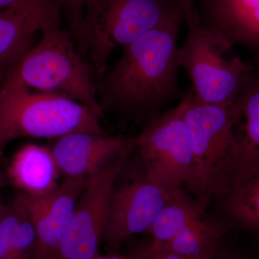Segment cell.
I'll return each instance as SVG.
<instances>
[{
  "instance_id": "22",
  "label": "cell",
  "mask_w": 259,
  "mask_h": 259,
  "mask_svg": "<svg viewBox=\"0 0 259 259\" xmlns=\"http://www.w3.org/2000/svg\"><path fill=\"white\" fill-rule=\"evenodd\" d=\"M93 259H146V257H145V255L134 257L121 255H102L100 253Z\"/></svg>"
},
{
  "instance_id": "11",
  "label": "cell",
  "mask_w": 259,
  "mask_h": 259,
  "mask_svg": "<svg viewBox=\"0 0 259 259\" xmlns=\"http://www.w3.org/2000/svg\"><path fill=\"white\" fill-rule=\"evenodd\" d=\"M135 147V139L74 133L56 139L51 150L64 178L89 179L107 162Z\"/></svg>"
},
{
  "instance_id": "14",
  "label": "cell",
  "mask_w": 259,
  "mask_h": 259,
  "mask_svg": "<svg viewBox=\"0 0 259 259\" xmlns=\"http://www.w3.org/2000/svg\"><path fill=\"white\" fill-rule=\"evenodd\" d=\"M10 185L32 197L51 194L59 187L61 172L51 148L35 144L17 151L6 173Z\"/></svg>"
},
{
  "instance_id": "17",
  "label": "cell",
  "mask_w": 259,
  "mask_h": 259,
  "mask_svg": "<svg viewBox=\"0 0 259 259\" xmlns=\"http://www.w3.org/2000/svg\"><path fill=\"white\" fill-rule=\"evenodd\" d=\"M221 202L225 224L250 232L259 241V165L234 182Z\"/></svg>"
},
{
  "instance_id": "8",
  "label": "cell",
  "mask_w": 259,
  "mask_h": 259,
  "mask_svg": "<svg viewBox=\"0 0 259 259\" xmlns=\"http://www.w3.org/2000/svg\"><path fill=\"white\" fill-rule=\"evenodd\" d=\"M135 149L110 160L88 179L61 242L59 259H93L100 253L116 180Z\"/></svg>"
},
{
  "instance_id": "10",
  "label": "cell",
  "mask_w": 259,
  "mask_h": 259,
  "mask_svg": "<svg viewBox=\"0 0 259 259\" xmlns=\"http://www.w3.org/2000/svg\"><path fill=\"white\" fill-rule=\"evenodd\" d=\"M88 181L64 178L54 192L41 197L20 194L36 231L37 248L33 259H59L61 242Z\"/></svg>"
},
{
  "instance_id": "13",
  "label": "cell",
  "mask_w": 259,
  "mask_h": 259,
  "mask_svg": "<svg viewBox=\"0 0 259 259\" xmlns=\"http://www.w3.org/2000/svg\"><path fill=\"white\" fill-rule=\"evenodd\" d=\"M196 18L204 28L232 46L259 48V0H192Z\"/></svg>"
},
{
  "instance_id": "23",
  "label": "cell",
  "mask_w": 259,
  "mask_h": 259,
  "mask_svg": "<svg viewBox=\"0 0 259 259\" xmlns=\"http://www.w3.org/2000/svg\"><path fill=\"white\" fill-rule=\"evenodd\" d=\"M214 259H243L241 257L238 256L233 253H229V252L222 251L220 249L218 252L217 256Z\"/></svg>"
},
{
  "instance_id": "19",
  "label": "cell",
  "mask_w": 259,
  "mask_h": 259,
  "mask_svg": "<svg viewBox=\"0 0 259 259\" xmlns=\"http://www.w3.org/2000/svg\"><path fill=\"white\" fill-rule=\"evenodd\" d=\"M203 213L194 199L187 195L182 188L174 191L147 232L152 236L148 250H154L166 244L187 227L202 220Z\"/></svg>"
},
{
  "instance_id": "9",
  "label": "cell",
  "mask_w": 259,
  "mask_h": 259,
  "mask_svg": "<svg viewBox=\"0 0 259 259\" xmlns=\"http://www.w3.org/2000/svg\"><path fill=\"white\" fill-rule=\"evenodd\" d=\"M171 194L153 183L145 173L115 186L102 242L117 245L134 235L147 233Z\"/></svg>"
},
{
  "instance_id": "25",
  "label": "cell",
  "mask_w": 259,
  "mask_h": 259,
  "mask_svg": "<svg viewBox=\"0 0 259 259\" xmlns=\"http://www.w3.org/2000/svg\"><path fill=\"white\" fill-rule=\"evenodd\" d=\"M180 1L182 2V4L185 7V15L193 10V5H192V0H180Z\"/></svg>"
},
{
  "instance_id": "24",
  "label": "cell",
  "mask_w": 259,
  "mask_h": 259,
  "mask_svg": "<svg viewBox=\"0 0 259 259\" xmlns=\"http://www.w3.org/2000/svg\"><path fill=\"white\" fill-rule=\"evenodd\" d=\"M21 1L23 0H0V11Z\"/></svg>"
},
{
  "instance_id": "7",
  "label": "cell",
  "mask_w": 259,
  "mask_h": 259,
  "mask_svg": "<svg viewBox=\"0 0 259 259\" xmlns=\"http://www.w3.org/2000/svg\"><path fill=\"white\" fill-rule=\"evenodd\" d=\"M183 111L181 100L146 123L135 139L146 176L168 193L185 185L192 171V144Z\"/></svg>"
},
{
  "instance_id": "26",
  "label": "cell",
  "mask_w": 259,
  "mask_h": 259,
  "mask_svg": "<svg viewBox=\"0 0 259 259\" xmlns=\"http://www.w3.org/2000/svg\"><path fill=\"white\" fill-rule=\"evenodd\" d=\"M8 185H10V182L6 173H3V172L0 171V190L4 188Z\"/></svg>"
},
{
  "instance_id": "3",
  "label": "cell",
  "mask_w": 259,
  "mask_h": 259,
  "mask_svg": "<svg viewBox=\"0 0 259 259\" xmlns=\"http://www.w3.org/2000/svg\"><path fill=\"white\" fill-rule=\"evenodd\" d=\"M99 102L76 101L59 94L0 86V157L20 139H57L74 133L105 134Z\"/></svg>"
},
{
  "instance_id": "4",
  "label": "cell",
  "mask_w": 259,
  "mask_h": 259,
  "mask_svg": "<svg viewBox=\"0 0 259 259\" xmlns=\"http://www.w3.org/2000/svg\"><path fill=\"white\" fill-rule=\"evenodd\" d=\"M60 22L61 15L42 28L40 41L5 69L0 86L24 87L96 103L97 88L91 69L61 29Z\"/></svg>"
},
{
  "instance_id": "27",
  "label": "cell",
  "mask_w": 259,
  "mask_h": 259,
  "mask_svg": "<svg viewBox=\"0 0 259 259\" xmlns=\"http://www.w3.org/2000/svg\"><path fill=\"white\" fill-rule=\"evenodd\" d=\"M6 207L7 206H5L4 204H3L0 202V221H1L3 214H4L5 209H6Z\"/></svg>"
},
{
  "instance_id": "6",
  "label": "cell",
  "mask_w": 259,
  "mask_h": 259,
  "mask_svg": "<svg viewBox=\"0 0 259 259\" xmlns=\"http://www.w3.org/2000/svg\"><path fill=\"white\" fill-rule=\"evenodd\" d=\"M187 33L179 47L177 61L192 82L194 96L210 105H228L235 101L250 68L238 56L230 57L233 46L207 29L195 13L185 20Z\"/></svg>"
},
{
  "instance_id": "2",
  "label": "cell",
  "mask_w": 259,
  "mask_h": 259,
  "mask_svg": "<svg viewBox=\"0 0 259 259\" xmlns=\"http://www.w3.org/2000/svg\"><path fill=\"white\" fill-rule=\"evenodd\" d=\"M182 100L193 157L185 186L204 212L213 201L221 202L231 188L242 153L237 135L239 112L234 102L228 105L200 102L192 89Z\"/></svg>"
},
{
  "instance_id": "1",
  "label": "cell",
  "mask_w": 259,
  "mask_h": 259,
  "mask_svg": "<svg viewBox=\"0 0 259 259\" xmlns=\"http://www.w3.org/2000/svg\"><path fill=\"white\" fill-rule=\"evenodd\" d=\"M185 8L180 5L156 28L122 49L100 88L102 105L135 120L150 121L183 97L177 54Z\"/></svg>"
},
{
  "instance_id": "20",
  "label": "cell",
  "mask_w": 259,
  "mask_h": 259,
  "mask_svg": "<svg viewBox=\"0 0 259 259\" xmlns=\"http://www.w3.org/2000/svg\"><path fill=\"white\" fill-rule=\"evenodd\" d=\"M89 0H57L61 11L66 15V20L74 35L78 37L80 26Z\"/></svg>"
},
{
  "instance_id": "21",
  "label": "cell",
  "mask_w": 259,
  "mask_h": 259,
  "mask_svg": "<svg viewBox=\"0 0 259 259\" xmlns=\"http://www.w3.org/2000/svg\"><path fill=\"white\" fill-rule=\"evenodd\" d=\"M146 259H183L180 255L170 250L160 249L154 251L146 252Z\"/></svg>"
},
{
  "instance_id": "15",
  "label": "cell",
  "mask_w": 259,
  "mask_h": 259,
  "mask_svg": "<svg viewBox=\"0 0 259 259\" xmlns=\"http://www.w3.org/2000/svg\"><path fill=\"white\" fill-rule=\"evenodd\" d=\"M234 102L243 122L237 133L242 153L232 184L259 164V76L250 71Z\"/></svg>"
},
{
  "instance_id": "5",
  "label": "cell",
  "mask_w": 259,
  "mask_h": 259,
  "mask_svg": "<svg viewBox=\"0 0 259 259\" xmlns=\"http://www.w3.org/2000/svg\"><path fill=\"white\" fill-rule=\"evenodd\" d=\"M180 5V0H89L77 37L102 74L116 49L156 28Z\"/></svg>"
},
{
  "instance_id": "12",
  "label": "cell",
  "mask_w": 259,
  "mask_h": 259,
  "mask_svg": "<svg viewBox=\"0 0 259 259\" xmlns=\"http://www.w3.org/2000/svg\"><path fill=\"white\" fill-rule=\"evenodd\" d=\"M57 0H23L0 11V69L10 67L29 50L35 32L60 16Z\"/></svg>"
},
{
  "instance_id": "18",
  "label": "cell",
  "mask_w": 259,
  "mask_h": 259,
  "mask_svg": "<svg viewBox=\"0 0 259 259\" xmlns=\"http://www.w3.org/2000/svg\"><path fill=\"white\" fill-rule=\"evenodd\" d=\"M229 230L225 223L203 218L154 250H170L183 259H214L221 249L223 237Z\"/></svg>"
},
{
  "instance_id": "16",
  "label": "cell",
  "mask_w": 259,
  "mask_h": 259,
  "mask_svg": "<svg viewBox=\"0 0 259 259\" xmlns=\"http://www.w3.org/2000/svg\"><path fill=\"white\" fill-rule=\"evenodd\" d=\"M36 248L33 219L18 194L0 221V259H33Z\"/></svg>"
}]
</instances>
